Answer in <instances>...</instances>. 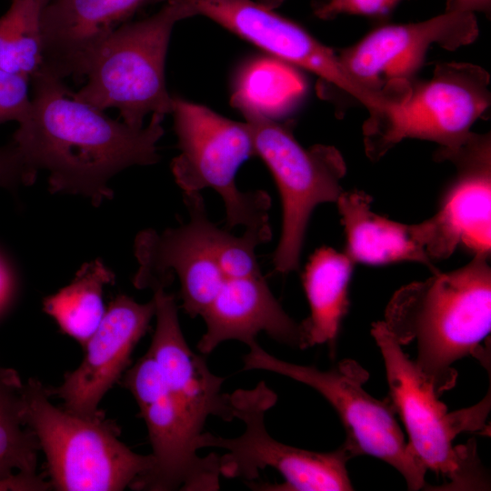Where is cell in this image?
I'll use <instances>...</instances> for the list:
<instances>
[{
    "label": "cell",
    "instance_id": "obj_12",
    "mask_svg": "<svg viewBox=\"0 0 491 491\" xmlns=\"http://www.w3.org/2000/svg\"><path fill=\"white\" fill-rule=\"evenodd\" d=\"M191 17L202 15L264 50L274 58L319 77L326 88L342 92L362 105L369 117L389 114L397 99L356 82L338 54L300 25L256 0H177Z\"/></svg>",
    "mask_w": 491,
    "mask_h": 491
},
{
    "label": "cell",
    "instance_id": "obj_11",
    "mask_svg": "<svg viewBox=\"0 0 491 491\" xmlns=\"http://www.w3.org/2000/svg\"><path fill=\"white\" fill-rule=\"evenodd\" d=\"M122 378L146 425L154 458L152 469L131 489L218 490L219 454L198 455L204 431L173 397L153 356L146 352Z\"/></svg>",
    "mask_w": 491,
    "mask_h": 491
},
{
    "label": "cell",
    "instance_id": "obj_10",
    "mask_svg": "<svg viewBox=\"0 0 491 491\" xmlns=\"http://www.w3.org/2000/svg\"><path fill=\"white\" fill-rule=\"evenodd\" d=\"M490 75L468 62L436 65L429 80L411 84L405 101L376 127L364 132L372 160L406 138L434 142L442 149L462 145L471 127L490 107Z\"/></svg>",
    "mask_w": 491,
    "mask_h": 491
},
{
    "label": "cell",
    "instance_id": "obj_21",
    "mask_svg": "<svg viewBox=\"0 0 491 491\" xmlns=\"http://www.w3.org/2000/svg\"><path fill=\"white\" fill-rule=\"evenodd\" d=\"M354 262L345 254L323 246L310 257L302 281L310 315L302 321L307 345H327L332 354L349 306Z\"/></svg>",
    "mask_w": 491,
    "mask_h": 491
},
{
    "label": "cell",
    "instance_id": "obj_5",
    "mask_svg": "<svg viewBox=\"0 0 491 491\" xmlns=\"http://www.w3.org/2000/svg\"><path fill=\"white\" fill-rule=\"evenodd\" d=\"M234 418L245 425L236 437L204 432L199 447H214L219 455V471L225 478H240L257 490L348 491L353 486L346 469L355 457L344 442L331 452H316L276 440L266 427L265 415L276 403V395L265 382L252 389L229 394Z\"/></svg>",
    "mask_w": 491,
    "mask_h": 491
},
{
    "label": "cell",
    "instance_id": "obj_14",
    "mask_svg": "<svg viewBox=\"0 0 491 491\" xmlns=\"http://www.w3.org/2000/svg\"><path fill=\"white\" fill-rule=\"evenodd\" d=\"M478 34L476 14L446 9L423 21L378 26L337 54L356 82L385 92L414 83L431 46L456 50L472 44Z\"/></svg>",
    "mask_w": 491,
    "mask_h": 491
},
{
    "label": "cell",
    "instance_id": "obj_3",
    "mask_svg": "<svg viewBox=\"0 0 491 491\" xmlns=\"http://www.w3.org/2000/svg\"><path fill=\"white\" fill-rule=\"evenodd\" d=\"M371 334L384 360L389 401L406 427L408 445L426 470L445 480L436 490L489 489L475 440L462 446H454V440L462 432L486 427L490 394L474 406L448 413L429 380L379 321Z\"/></svg>",
    "mask_w": 491,
    "mask_h": 491
},
{
    "label": "cell",
    "instance_id": "obj_7",
    "mask_svg": "<svg viewBox=\"0 0 491 491\" xmlns=\"http://www.w3.org/2000/svg\"><path fill=\"white\" fill-rule=\"evenodd\" d=\"M232 104L250 125L256 150L270 170L282 205V226L273 264L277 272L297 269L306 227L314 209L336 203L346 173L341 153L332 145L302 146L290 125L271 117L244 97L233 95Z\"/></svg>",
    "mask_w": 491,
    "mask_h": 491
},
{
    "label": "cell",
    "instance_id": "obj_32",
    "mask_svg": "<svg viewBox=\"0 0 491 491\" xmlns=\"http://www.w3.org/2000/svg\"><path fill=\"white\" fill-rule=\"evenodd\" d=\"M256 1H257L258 3L269 8L276 9L278 6H280L286 0H256Z\"/></svg>",
    "mask_w": 491,
    "mask_h": 491
},
{
    "label": "cell",
    "instance_id": "obj_34",
    "mask_svg": "<svg viewBox=\"0 0 491 491\" xmlns=\"http://www.w3.org/2000/svg\"><path fill=\"white\" fill-rule=\"evenodd\" d=\"M321 1V0H318V2Z\"/></svg>",
    "mask_w": 491,
    "mask_h": 491
},
{
    "label": "cell",
    "instance_id": "obj_24",
    "mask_svg": "<svg viewBox=\"0 0 491 491\" xmlns=\"http://www.w3.org/2000/svg\"><path fill=\"white\" fill-rule=\"evenodd\" d=\"M35 0H12L0 17V69L29 80L42 68L39 20Z\"/></svg>",
    "mask_w": 491,
    "mask_h": 491
},
{
    "label": "cell",
    "instance_id": "obj_18",
    "mask_svg": "<svg viewBox=\"0 0 491 491\" xmlns=\"http://www.w3.org/2000/svg\"><path fill=\"white\" fill-rule=\"evenodd\" d=\"M156 324L147 352L155 360L173 397L201 429L210 416L234 420L224 377L213 374L204 356L195 353L182 332L175 296L165 288L153 290Z\"/></svg>",
    "mask_w": 491,
    "mask_h": 491
},
{
    "label": "cell",
    "instance_id": "obj_27",
    "mask_svg": "<svg viewBox=\"0 0 491 491\" xmlns=\"http://www.w3.org/2000/svg\"><path fill=\"white\" fill-rule=\"evenodd\" d=\"M401 0H321L315 5L314 13L322 20L342 15L376 16L390 12Z\"/></svg>",
    "mask_w": 491,
    "mask_h": 491
},
{
    "label": "cell",
    "instance_id": "obj_19",
    "mask_svg": "<svg viewBox=\"0 0 491 491\" xmlns=\"http://www.w3.org/2000/svg\"><path fill=\"white\" fill-rule=\"evenodd\" d=\"M202 317L206 326L197 344L202 355L228 340L248 346L260 333L292 347H308L303 323L286 314L262 275L226 278Z\"/></svg>",
    "mask_w": 491,
    "mask_h": 491
},
{
    "label": "cell",
    "instance_id": "obj_6",
    "mask_svg": "<svg viewBox=\"0 0 491 491\" xmlns=\"http://www.w3.org/2000/svg\"><path fill=\"white\" fill-rule=\"evenodd\" d=\"M186 18V8L170 0L153 15L120 25L95 55L86 84L71 95L101 111L116 108L135 127L144 126L148 114H171L165 59L175 25Z\"/></svg>",
    "mask_w": 491,
    "mask_h": 491
},
{
    "label": "cell",
    "instance_id": "obj_30",
    "mask_svg": "<svg viewBox=\"0 0 491 491\" xmlns=\"http://www.w3.org/2000/svg\"><path fill=\"white\" fill-rule=\"evenodd\" d=\"M491 0H449L446 9L460 10L476 14L490 11Z\"/></svg>",
    "mask_w": 491,
    "mask_h": 491
},
{
    "label": "cell",
    "instance_id": "obj_25",
    "mask_svg": "<svg viewBox=\"0 0 491 491\" xmlns=\"http://www.w3.org/2000/svg\"><path fill=\"white\" fill-rule=\"evenodd\" d=\"M271 237L269 223L247 227L240 236H235L228 230L218 227L215 256L225 278L261 276L256 249Z\"/></svg>",
    "mask_w": 491,
    "mask_h": 491
},
{
    "label": "cell",
    "instance_id": "obj_20",
    "mask_svg": "<svg viewBox=\"0 0 491 491\" xmlns=\"http://www.w3.org/2000/svg\"><path fill=\"white\" fill-rule=\"evenodd\" d=\"M336 204L345 226V254L354 263L411 261L438 271L426 253L422 223L402 224L376 214L370 195L360 190L343 191Z\"/></svg>",
    "mask_w": 491,
    "mask_h": 491
},
{
    "label": "cell",
    "instance_id": "obj_8",
    "mask_svg": "<svg viewBox=\"0 0 491 491\" xmlns=\"http://www.w3.org/2000/svg\"><path fill=\"white\" fill-rule=\"evenodd\" d=\"M243 370L273 372L312 387L335 409L346 431L345 443L355 456L368 455L396 469L407 488L426 486V469L411 449L389 399L383 401L363 387L368 373L356 362L344 360L329 370L279 359L257 341L248 346Z\"/></svg>",
    "mask_w": 491,
    "mask_h": 491
},
{
    "label": "cell",
    "instance_id": "obj_31",
    "mask_svg": "<svg viewBox=\"0 0 491 491\" xmlns=\"http://www.w3.org/2000/svg\"><path fill=\"white\" fill-rule=\"evenodd\" d=\"M13 287V281L10 272L0 258V309L5 305L10 297Z\"/></svg>",
    "mask_w": 491,
    "mask_h": 491
},
{
    "label": "cell",
    "instance_id": "obj_22",
    "mask_svg": "<svg viewBox=\"0 0 491 491\" xmlns=\"http://www.w3.org/2000/svg\"><path fill=\"white\" fill-rule=\"evenodd\" d=\"M114 280V273L101 260L86 263L69 285L45 298L44 311L84 346L105 314L104 288Z\"/></svg>",
    "mask_w": 491,
    "mask_h": 491
},
{
    "label": "cell",
    "instance_id": "obj_9",
    "mask_svg": "<svg viewBox=\"0 0 491 491\" xmlns=\"http://www.w3.org/2000/svg\"><path fill=\"white\" fill-rule=\"evenodd\" d=\"M171 114L180 150L171 169L184 193L205 188L217 192L224 202L227 228L268 224L269 195L262 190L242 191L235 183L242 164L256 156L250 125L178 96H174Z\"/></svg>",
    "mask_w": 491,
    "mask_h": 491
},
{
    "label": "cell",
    "instance_id": "obj_13",
    "mask_svg": "<svg viewBox=\"0 0 491 491\" xmlns=\"http://www.w3.org/2000/svg\"><path fill=\"white\" fill-rule=\"evenodd\" d=\"M189 221L161 233L141 231L135 240L138 289L168 287L176 276L182 308L190 317L202 316L226 279L215 256L216 226L208 217L199 192L184 193Z\"/></svg>",
    "mask_w": 491,
    "mask_h": 491
},
{
    "label": "cell",
    "instance_id": "obj_4",
    "mask_svg": "<svg viewBox=\"0 0 491 491\" xmlns=\"http://www.w3.org/2000/svg\"><path fill=\"white\" fill-rule=\"evenodd\" d=\"M50 397L39 380L24 384L25 421L45 456L52 489L121 491L152 469V455L132 451L104 415L81 416L55 406Z\"/></svg>",
    "mask_w": 491,
    "mask_h": 491
},
{
    "label": "cell",
    "instance_id": "obj_23",
    "mask_svg": "<svg viewBox=\"0 0 491 491\" xmlns=\"http://www.w3.org/2000/svg\"><path fill=\"white\" fill-rule=\"evenodd\" d=\"M24 384L15 370L0 366V479L37 474L40 446L25 421Z\"/></svg>",
    "mask_w": 491,
    "mask_h": 491
},
{
    "label": "cell",
    "instance_id": "obj_17",
    "mask_svg": "<svg viewBox=\"0 0 491 491\" xmlns=\"http://www.w3.org/2000/svg\"><path fill=\"white\" fill-rule=\"evenodd\" d=\"M170 0H53L39 20L42 68L82 79L109 35L141 8Z\"/></svg>",
    "mask_w": 491,
    "mask_h": 491
},
{
    "label": "cell",
    "instance_id": "obj_26",
    "mask_svg": "<svg viewBox=\"0 0 491 491\" xmlns=\"http://www.w3.org/2000/svg\"><path fill=\"white\" fill-rule=\"evenodd\" d=\"M29 79L0 69V124L22 122L31 108L28 95Z\"/></svg>",
    "mask_w": 491,
    "mask_h": 491
},
{
    "label": "cell",
    "instance_id": "obj_29",
    "mask_svg": "<svg viewBox=\"0 0 491 491\" xmlns=\"http://www.w3.org/2000/svg\"><path fill=\"white\" fill-rule=\"evenodd\" d=\"M52 489L49 480L37 474L16 473L0 479V491H46Z\"/></svg>",
    "mask_w": 491,
    "mask_h": 491
},
{
    "label": "cell",
    "instance_id": "obj_28",
    "mask_svg": "<svg viewBox=\"0 0 491 491\" xmlns=\"http://www.w3.org/2000/svg\"><path fill=\"white\" fill-rule=\"evenodd\" d=\"M36 175L37 170L27 163L13 141L0 147V186L30 185Z\"/></svg>",
    "mask_w": 491,
    "mask_h": 491
},
{
    "label": "cell",
    "instance_id": "obj_2",
    "mask_svg": "<svg viewBox=\"0 0 491 491\" xmlns=\"http://www.w3.org/2000/svg\"><path fill=\"white\" fill-rule=\"evenodd\" d=\"M488 256L402 286L379 321L399 346L415 344L414 362L438 396L455 386L458 360L471 356L489 363V347L482 346L491 329Z\"/></svg>",
    "mask_w": 491,
    "mask_h": 491
},
{
    "label": "cell",
    "instance_id": "obj_16",
    "mask_svg": "<svg viewBox=\"0 0 491 491\" xmlns=\"http://www.w3.org/2000/svg\"><path fill=\"white\" fill-rule=\"evenodd\" d=\"M155 312L153 299L141 304L128 296H117L83 346L81 364L65 376L59 386L48 387L51 396L62 399L64 408L73 414L85 417L103 415L99 410L103 397L127 370L132 352Z\"/></svg>",
    "mask_w": 491,
    "mask_h": 491
},
{
    "label": "cell",
    "instance_id": "obj_1",
    "mask_svg": "<svg viewBox=\"0 0 491 491\" xmlns=\"http://www.w3.org/2000/svg\"><path fill=\"white\" fill-rule=\"evenodd\" d=\"M30 81L31 108L11 141L29 165L49 173L51 193L81 195L97 206L113 197L108 182L115 175L159 161L165 116L154 114L146 126L135 127L74 98L43 68Z\"/></svg>",
    "mask_w": 491,
    "mask_h": 491
},
{
    "label": "cell",
    "instance_id": "obj_33",
    "mask_svg": "<svg viewBox=\"0 0 491 491\" xmlns=\"http://www.w3.org/2000/svg\"><path fill=\"white\" fill-rule=\"evenodd\" d=\"M37 5L42 8H43L51 1V0H35Z\"/></svg>",
    "mask_w": 491,
    "mask_h": 491
},
{
    "label": "cell",
    "instance_id": "obj_15",
    "mask_svg": "<svg viewBox=\"0 0 491 491\" xmlns=\"http://www.w3.org/2000/svg\"><path fill=\"white\" fill-rule=\"evenodd\" d=\"M437 161L456 169L446 187L439 209L423 221L426 250L431 260L447 258L462 245L474 256L490 255L491 137L476 134L453 149L439 148Z\"/></svg>",
    "mask_w": 491,
    "mask_h": 491
}]
</instances>
